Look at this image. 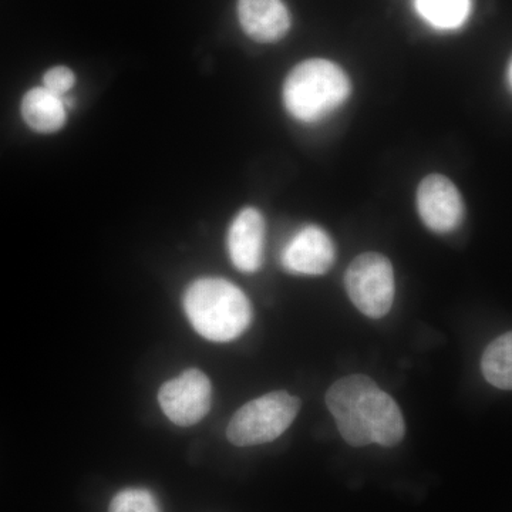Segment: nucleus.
Instances as JSON below:
<instances>
[{
	"label": "nucleus",
	"instance_id": "nucleus-11",
	"mask_svg": "<svg viewBox=\"0 0 512 512\" xmlns=\"http://www.w3.org/2000/svg\"><path fill=\"white\" fill-rule=\"evenodd\" d=\"M22 116L37 133H55L66 123V107L62 97L50 93L45 87H37L23 99Z\"/></svg>",
	"mask_w": 512,
	"mask_h": 512
},
{
	"label": "nucleus",
	"instance_id": "nucleus-8",
	"mask_svg": "<svg viewBox=\"0 0 512 512\" xmlns=\"http://www.w3.org/2000/svg\"><path fill=\"white\" fill-rule=\"evenodd\" d=\"M335 244L328 232L308 225L296 232L281 254L282 266L295 275H323L335 262Z\"/></svg>",
	"mask_w": 512,
	"mask_h": 512
},
{
	"label": "nucleus",
	"instance_id": "nucleus-4",
	"mask_svg": "<svg viewBox=\"0 0 512 512\" xmlns=\"http://www.w3.org/2000/svg\"><path fill=\"white\" fill-rule=\"evenodd\" d=\"M299 410V397L288 392L265 394L251 400L232 416L227 429L228 440L238 447L271 443L292 426Z\"/></svg>",
	"mask_w": 512,
	"mask_h": 512
},
{
	"label": "nucleus",
	"instance_id": "nucleus-14",
	"mask_svg": "<svg viewBox=\"0 0 512 512\" xmlns=\"http://www.w3.org/2000/svg\"><path fill=\"white\" fill-rule=\"evenodd\" d=\"M109 512H163L156 495L146 488H126L114 495Z\"/></svg>",
	"mask_w": 512,
	"mask_h": 512
},
{
	"label": "nucleus",
	"instance_id": "nucleus-5",
	"mask_svg": "<svg viewBox=\"0 0 512 512\" xmlns=\"http://www.w3.org/2000/svg\"><path fill=\"white\" fill-rule=\"evenodd\" d=\"M345 288L357 311L380 319L392 309L396 284L393 266L379 252L356 256L345 275Z\"/></svg>",
	"mask_w": 512,
	"mask_h": 512
},
{
	"label": "nucleus",
	"instance_id": "nucleus-7",
	"mask_svg": "<svg viewBox=\"0 0 512 512\" xmlns=\"http://www.w3.org/2000/svg\"><path fill=\"white\" fill-rule=\"evenodd\" d=\"M417 210L424 225L437 234H448L460 227L464 202L453 181L431 174L417 188Z\"/></svg>",
	"mask_w": 512,
	"mask_h": 512
},
{
	"label": "nucleus",
	"instance_id": "nucleus-2",
	"mask_svg": "<svg viewBox=\"0 0 512 512\" xmlns=\"http://www.w3.org/2000/svg\"><path fill=\"white\" fill-rule=\"evenodd\" d=\"M184 311L192 328L211 342H231L248 329L252 306L237 285L221 278L192 282L184 295Z\"/></svg>",
	"mask_w": 512,
	"mask_h": 512
},
{
	"label": "nucleus",
	"instance_id": "nucleus-13",
	"mask_svg": "<svg viewBox=\"0 0 512 512\" xmlns=\"http://www.w3.org/2000/svg\"><path fill=\"white\" fill-rule=\"evenodd\" d=\"M417 13L437 29H457L470 15V0H414Z\"/></svg>",
	"mask_w": 512,
	"mask_h": 512
},
{
	"label": "nucleus",
	"instance_id": "nucleus-16",
	"mask_svg": "<svg viewBox=\"0 0 512 512\" xmlns=\"http://www.w3.org/2000/svg\"><path fill=\"white\" fill-rule=\"evenodd\" d=\"M508 86H511V63L508 64Z\"/></svg>",
	"mask_w": 512,
	"mask_h": 512
},
{
	"label": "nucleus",
	"instance_id": "nucleus-3",
	"mask_svg": "<svg viewBox=\"0 0 512 512\" xmlns=\"http://www.w3.org/2000/svg\"><path fill=\"white\" fill-rule=\"evenodd\" d=\"M350 92L349 76L339 64L311 59L299 63L288 74L282 96L293 119L318 123L345 104Z\"/></svg>",
	"mask_w": 512,
	"mask_h": 512
},
{
	"label": "nucleus",
	"instance_id": "nucleus-12",
	"mask_svg": "<svg viewBox=\"0 0 512 512\" xmlns=\"http://www.w3.org/2000/svg\"><path fill=\"white\" fill-rule=\"evenodd\" d=\"M481 370L484 379L491 386L501 390H511L512 387V335L504 333L494 339L485 349L481 359Z\"/></svg>",
	"mask_w": 512,
	"mask_h": 512
},
{
	"label": "nucleus",
	"instance_id": "nucleus-1",
	"mask_svg": "<svg viewBox=\"0 0 512 512\" xmlns=\"http://www.w3.org/2000/svg\"><path fill=\"white\" fill-rule=\"evenodd\" d=\"M325 400L340 436L352 447H394L406 434L399 404L369 376L342 377L330 386Z\"/></svg>",
	"mask_w": 512,
	"mask_h": 512
},
{
	"label": "nucleus",
	"instance_id": "nucleus-15",
	"mask_svg": "<svg viewBox=\"0 0 512 512\" xmlns=\"http://www.w3.org/2000/svg\"><path fill=\"white\" fill-rule=\"evenodd\" d=\"M45 89L56 96L63 97L74 86V74L67 67L60 66L45 74Z\"/></svg>",
	"mask_w": 512,
	"mask_h": 512
},
{
	"label": "nucleus",
	"instance_id": "nucleus-10",
	"mask_svg": "<svg viewBox=\"0 0 512 512\" xmlns=\"http://www.w3.org/2000/svg\"><path fill=\"white\" fill-rule=\"evenodd\" d=\"M238 18L251 39L278 42L291 28V15L282 0H239Z\"/></svg>",
	"mask_w": 512,
	"mask_h": 512
},
{
	"label": "nucleus",
	"instance_id": "nucleus-6",
	"mask_svg": "<svg viewBox=\"0 0 512 512\" xmlns=\"http://www.w3.org/2000/svg\"><path fill=\"white\" fill-rule=\"evenodd\" d=\"M210 379L198 369H188L168 380L158 392V402L165 416L180 427L200 423L211 409Z\"/></svg>",
	"mask_w": 512,
	"mask_h": 512
},
{
	"label": "nucleus",
	"instance_id": "nucleus-9",
	"mask_svg": "<svg viewBox=\"0 0 512 512\" xmlns=\"http://www.w3.org/2000/svg\"><path fill=\"white\" fill-rule=\"evenodd\" d=\"M228 254L232 264L245 274L258 271L264 258L265 221L255 208H245L228 231Z\"/></svg>",
	"mask_w": 512,
	"mask_h": 512
}]
</instances>
